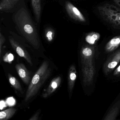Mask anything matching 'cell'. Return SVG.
<instances>
[{"label": "cell", "instance_id": "obj_6", "mask_svg": "<svg viewBox=\"0 0 120 120\" xmlns=\"http://www.w3.org/2000/svg\"><path fill=\"white\" fill-rule=\"evenodd\" d=\"M65 8L71 19L79 22H86V18L83 14L71 2L66 1L65 3Z\"/></svg>", "mask_w": 120, "mask_h": 120}, {"label": "cell", "instance_id": "obj_24", "mask_svg": "<svg viewBox=\"0 0 120 120\" xmlns=\"http://www.w3.org/2000/svg\"><path fill=\"white\" fill-rule=\"evenodd\" d=\"M120 72V65L118 67L117 69L116 70L115 72V75L118 74V73Z\"/></svg>", "mask_w": 120, "mask_h": 120}, {"label": "cell", "instance_id": "obj_4", "mask_svg": "<svg viewBox=\"0 0 120 120\" xmlns=\"http://www.w3.org/2000/svg\"><path fill=\"white\" fill-rule=\"evenodd\" d=\"M98 13L101 18L115 27H120V8L113 4L105 3L98 6Z\"/></svg>", "mask_w": 120, "mask_h": 120}, {"label": "cell", "instance_id": "obj_3", "mask_svg": "<svg viewBox=\"0 0 120 120\" xmlns=\"http://www.w3.org/2000/svg\"><path fill=\"white\" fill-rule=\"evenodd\" d=\"M52 72V66L49 61H44L31 80L26 93L25 98V102L28 101L38 93L50 77Z\"/></svg>", "mask_w": 120, "mask_h": 120}, {"label": "cell", "instance_id": "obj_16", "mask_svg": "<svg viewBox=\"0 0 120 120\" xmlns=\"http://www.w3.org/2000/svg\"><path fill=\"white\" fill-rule=\"evenodd\" d=\"M120 61V52L117 53L110 60L107 65V68L109 69H113L117 66Z\"/></svg>", "mask_w": 120, "mask_h": 120}, {"label": "cell", "instance_id": "obj_22", "mask_svg": "<svg viewBox=\"0 0 120 120\" xmlns=\"http://www.w3.org/2000/svg\"><path fill=\"white\" fill-rule=\"evenodd\" d=\"M7 106V105L5 101L3 100L0 101V110H2Z\"/></svg>", "mask_w": 120, "mask_h": 120}, {"label": "cell", "instance_id": "obj_19", "mask_svg": "<svg viewBox=\"0 0 120 120\" xmlns=\"http://www.w3.org/2000/svg\"><path fill=\"white\" fill-rule=\"evenodd\" d=\"M98 34L96 33H92L87 36V41L89 43H94L98 38Z\"/></svg>", "mask_w": 120, "mask_h": 120}, {"label": "cell", "instance_id": "obj_7", "mask_svg": "<svg viewBox=\"0 0 120 120\" xmlns=\"http://www.w3.org/2000/svg\"><path fill=\"white\" fill-rule=\"evenodd\" d=\"M120 114V98H118L109 107L102 120H116Z\"/></svg>", "mask_w": 120, "mask_h": 120}, {"label": "cell", "instance_id": "obj_20", "mask_svg": "<svg viewBox=\"0 0 120 120\" xmlns=\"http://www.w3.org/2000/svg\"><path fill=\"white\" fill-rule=\"evenodd\" d=\"M5 101L7 106H8L9 107L13 106L16 104V101L13 97L8 98L6 99Z\"/></svg>", "mask_w": 120, "mask_h": 120}, {"label": "cell", "instance_id": "obj_12", "mask_svg": "<svg viewBox=\"0 0 120 120\" xmlns=\"http://www.w3.org/2000/svg\"><path fill=\"white\" fill-rule=\"evenodd\" d=\"M18 0H1L0 2V11H8L12 9Z\"/></svg>", "mask_w": 120, "mask_h": 120}, {"label": "cell", "instance_id": "obj_14", "mask_svg": "<svg viewBox=\"0 0 120 120\" xmlns=\"http://www.w3.org/2000/svg\"><path fill=\"white\" fill-rule=\"evenodd\" d=\"M8 76L9 82L11 85L13 87V88L18 91L22 93V89L20 83L18 80L15 77L12 76L10 73L8 74Z\"/></svg>", "mask_w": 120, "mask_h": 120}, {"label": "cell", "instance_id": "obj_17", "mask_svg": "<svg viewBox=\"0 0 120 120\" xmlns=\"http://www.w3.org/2000/svg\"><path fill=\"white\" fill-rule=\"evenodd\" d=\"M45 37L48 42H52L54 39L55 30L50 27H48L45 30Z\"/></svg>", "mask_w": 120, "mask_h": 120}, {"label": "cell", "instance_id": "obj_8", "mask_svg": "<svg viewBox=\"0 0 120 120\" xmlns=\"http://www.w3.org/2000/svg\"><path fill=\"white\" fill-rule=\"evenodd\" d=\"M61 81L62 79L60 76H58L53 78L48 87L43 91L42 94V97L46 98L53 94L60 85Z\"/></svg>", "mask_w": 120, "mask_h": 120}, {"label": "cell", "instance_id": "obj_2", "mask_svg": "<svg viewBox=\"0 0 120 120\" xmlns=\"http://www.w3.org/2000/svg\"><path fill=\"white\" fill-rule=\"evenodd\" d=\"M94 49L89 45H83L80 51V66L83 86L91 85L94 79Z\"/></svg>", "mask_w": 120, "mask_h": 120}, {"label": "cell", "instance_id": "obj_26", "mask_svg": "<svg viewBox=\"0 0 120 120\" xmlns=\"http://www.w3.org/2000/svg\"><path fill=\"white\" fill-rule=\"evenodd\" d=\"M0 34V43L2 41H3L4 39L3 38V37H1Z\"/></svg>", "mask_w": 120, "mask_h": 120}, {"label": "cell", "instance_id": "obj_10", "mask_svg": "<svg viewBox=\"0 0 120 120\" xmlns=\"http://www.w3.org/2000/svg\"><path fill=\"white\" fill-rule=\"evenodd\" d=\"M77 78V71L75 65L71 66L68 75V90L69 94H71Z\"/></svg>", "mask_w": 120, "mask_h": 120}, {"label": "cell", "instance_id": "obj_21", "mask_svg": "<svg viewBox=\"0 0 120 120\" xmlns=\"http://www.w3.org/2000/svg\"><path fill=\"white\" fill-rule=\"evenodd\" d=\"M40 113V112L39 111H37L32 117L29 120H38Z\"/></svg>", "mask_w": 120, "mask_h": 120}, {"label": "cell", "instance_id": "obj_18", "mask_svg": "<svg viewBox=\"0 0 120 120\" xmlns=\"http://www.w3.org/2000/svg\"><path fill=\"white\" fill-rule=\"evenodd\" d=\"M3 59L4 62L11 64L14 60V56L12 53L7 52L4 56Z\"/></svg>", "mask_w": 120, "mask_h": 120}, {"label": "cell", "instance_id": "obj_23", "mask_svg": "<svg viewBox=\"0 0 120 120\" xmlns=\"http://www.w3.org/2000/svg\"><path fill=\"white\" fill-rule=\"evenodd\" d=\"M114 3L115 5H116L120 8V0H111Z\"/></svg>", "mask_w": 120, "mask_h": 120}, {"label": "cell", "instance_id": "obj_25", "mask_svg": "<svg viewBox=\"0 0 120 120\" xmlns=\"http://www.w3.org/2000/svg\"><path fill=\"white\" fill-rule=\"evenodd\" d=\"M4 42V40L2 41L0 43V61L1 55V46H2V45L3 44Z\"/></svg>", "mask_w": 120, "mask_h": 120}, {"label": "cell", "instance_id": "obj_13", "mask_svg": "<svg viewBox=\"0 0 120 120\" xmlns=\"http://www.w3.org/2000/svg\"><path fill=\"white\" fill-rule=\"evenodd\" d=\"M120 44V36L114 37L108 43L106 46V50L108 52H111L116 49Z\"/></svg>", "mask_w": 120, "mask_h": 120}, {"label": "cell", "instance_id": "obj_27", "mask_svg": "<svg viewBox=\"0 0 120 120\" xmlns=\"http://www.w3.org/2000/svg\"><path fill=\"white\" fill-rule=\"evenodd\" d=\"M116 120H120V119H117Z\"/></svg>", "mask_w": 120, "mask_h": 120}, {"label": "cell", "instance_id": "obj_9", "mask_svg": "<svg viewBox=\"0 0 120 120\" xmlns=\"http://www.w3.org/2000/svg\"><path fill=\"white\" fill-rule=\"evenodd\" d=\"M18 75L23 82L27 85L29 84L31 80V74L24 65L18 63L15 66Z\"/></svg>", "mask_w": 120, "mask_h": 120}, {"label": "cell", "instance_id": "obj_15", "mask_svg": "<svg viewBox=\"0 0 120 120\" xmlns=\"http://www.w3.org/2000/svg\"><path fill=\"white\" fill-rule=\"evenodd\" d=\"M15 109H8L0 112V120H8L12 117L16 112Z\"/></svg>", "mask_w": 120, "mask_h": 120}, {"label": "cell", "instance_id": "obj_5", "mask_svg": "<svg viewBox=\"0 0 120 120\" xmlns=\"http://www.w3.org/2000/svg\"><path fill=\"white\" fill-rule=\"evenodd\" d=\"M9 40L12 48L19 56L24 58L31 66H32L33 63L31 57L24 46L20 45L11 37H9Z\"/></svg>", "mask_w": 120, "mask_h": 120}, {"label": "cell", "instance_id": "obj_1", "mask_svg": "<svg viewBox=\"0 0 120 120\" xmlns=\"http://www.w3.org/2000/svg\"><path fill=\"white\" fill-rule=\"evenodd\" d=\"M13 18L20 34L32 49L36 52L43 50L38 30L26 9L21 8L15 12Z\"/></svg>", "mask_w": 120, "mask_h": 120}, {"label": "cell", "instance_id": "obj_11", "mask_svg": "<svg viewBox=\"0 0 120 120\" xmlns=\"http://www.w3.org/2000/svg\"><path fill=\"white\" fill-rule=\"evenodd\" d=\"M32 6L36 21L37 23L40 22L41 15V0H31Z\"/></svg>", "mask_w": 120, "mask_h": 120}]
</instances>
